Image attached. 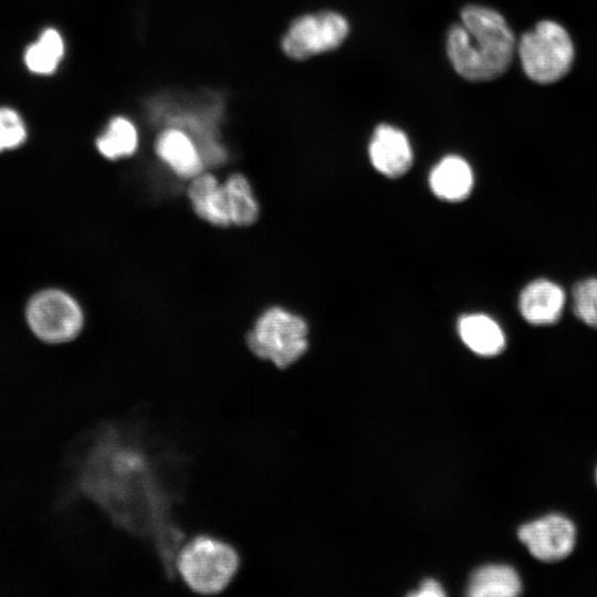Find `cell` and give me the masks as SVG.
Segmentation results:
<instances>
[{
    "mask_svg": "<svg viewBox=\"0 0 597 597\" xmlns=\"http://www.w3.org/2000/svg\"><path fill=\"white\" fill-rule=\"evenodd\" d=\"M163 454L136 430L101 428L75 468L77 489L121 527L148 538L175 575L181 535L172 522L176 489Z\"/></svg>",
    "mask_w": 597,
    "mask_h": 597,
    "instance_id": "obj_1",
    "label": "cell"
},
{
    "mask_svg": "<svg viewBox=\"0 0 597 597\" xmlns=\"http://www.w3.org/2000/svg\"><path fill=\"white\" fill-rule=\"evenodd\" d=\"M516 46L503 15L476 4L462 9L460 23L453 24L447 36V53L452 66L472 82L491 81L505 73Z\"/></svg>",
    "mask_w": 597,
    "mask_h": 597,
    "instance_id": "obj_2",
    "label": "cell"
},
{
    "mask_svg": "<svg viewBox=\"0 0 597 597\" xmlns=\"http://www.w3.org/2000/svg\"><path fill=\"white\" fill-rule=\"evenodd\" d=\"M240 567L238 552L228 543L200 535L177 552L175 572L196 594L212 596L223 591Z\"/></svg>",
    "mask_w": 597,
    "mask_h": 597,
    "instance_id": "obj_3",
    "label": "cell"
},
{
    "mask_svg": "<svg viewBox=\"0 0 597 597\" xmlns=\"http://www.w3.org/2000/svg\"><path fill=\"white\" fill-rule=\"evenodd\" d=\"M526 76L540 84H552L563 78L572 69L574 44L559 23L540 21L525 32L516 46Z\"/></svg>",
    "mask_w": 597,
    "mask_h": 597,
    "instance_id": "obj_4",
    "label": "cell"
},
{
    "mask_svg": "<svg viewBox=\"0 0 597 597\" xmlns=\"http://www.w3.org/2000/svg\"><path fill=\"white\" fill-rule=\"evenodd\" d=\"M247 344L255 356L285 368L306 352L307 325L302 317L273 306L255 321Z\"/></svg>",
    "mask_w": 597,
    "mask_h": 597,
    "instance_id": "obj_5",
    "label": "cell"
},
{
    "mask_svg": "<svg viewBox=\"0 0 597 597\" xmlns=\"http://www.w3.org/2000/svg\"><path fill=\"white\" fill-rule=\"evenodd\" d=\"M25 318L31 332L49 344L71 342L84 326L80 303L59 289H46L34 294L27 304Z\"/></svg>",
    "mask_w": 597,
    "mask_h": 597,
    "instance_id": "obj_6",
    "label": "cell"
},
{
    "mask_svg": "<svg viewBox=\"0 0 597 597\" xmlns=\"http://www.w3.org/2000/svg\"><path fill=\"white\" fill-rule=\"evenodd\" d=\"M348 30L346 19L339 13L305 14L290 25L282 39V50L291 59L305 60L338 48Z\"/></svg>",
    "mask_w": 597,
    "mask_h": 597,
    "instance_id": "obj_7",
    "label": "cell"
},
{
    "mask_svg": "<svg viewBox=\"0 0 597 597\" xmlns=\"http://www.w3.org/2000/svg\"><path fill=\"white\" fill-rule=\"evenodd\" d=\"M574 524L558 514H551L524 524L519 530L520 541L542 562H557L570 554L575 545Z\"/></svg>",
    "mask_w": 597,
    "mask_h": 597,
    "instance_id": "obj_8",
    "label": "cell"
},
{
    "mask_svg": "<svg viewBox=\"0 0 597 597\" xmlns=\"http://www.w3.org/2000/svg\"><path fill=\"white\" fill-rule=\"evenodd\" d=\"M368 151L373 166L389 178L402 176L412 165L408 137L402 130L387 124L376 127Z\"/></svg>",
    "mask_w": 597,
    "mask_h": 597,
    "instance_id": "obj_9",
    "label": "cell"
},
{
    "mask_svg": "<svg viewBox=\"0 0 597 597\" xmlns=\"http://www.w3.org/2000/svg\"><path fill=\"white\" fill-rule=\"evenodd\" d=\"M157 156L172 172L185 179H192L203 172L206 165L196 140L182 128L170 126L156 139Z\"/></svg>",
    "mask_w": 597,
    "mask_h": 597,
    "instance_id": "obj_10",
    "label": "cell"
},
{
    "mask_svg": "<svg viewBox=\"0 0 597 597\" xmlns=\"http://www.w3.org/2000/svg\"><path fill=\"white\" fill-rule=\"evenodd\" d=\"M564 304L565 293L563 289L544 279L533 281L526 285L519 300L522 316L534 325L555 323L562 314Z\"/></svg>",
    "mask_w": 597,
    "mask_h": 597,
    "instance_id": "obj_11",
    "label": "cell"
},
{
    "mask_svg": "<svg viewBox=\"0 0 597 597\" xmlns=\"http://www.w3.org/2000/svg\"><path fill=\"white\" fill-rule=\"evenodd\" d=\"M188 197L195 212L212 226H231L223 182L209 172L191 179Z\"/></svg>",
    "mask_w": 597,
    "mask_h": 597,
    "instance_id": "obj_12",
    "label": "cell"
},
{
    "mask_svg": "<svg viewBox=\"0 0 597 597\" xmlns=\"http://www.w3.org/2000/svg\"><path fill=\"white\" fill-rule=\"evenodd\" d=\"M429 184L438 198L455 202L470 195L473 187V174L463 158L451 155L442 158L434 166Z\"/></svg>",
    "mask_w": 597,
    "mask_h": 597,
    "instance_id": "obj_13",
    "label": "cell"
},
{
    "mask_svg": "<svg viewBox=\"0 0 597 597\" xmlns=\"http://www.w3.org/2000/svg\"><path fill=\"white\" fill-rule=\"evenodd\" d=\"M458 328L463 343L481 356L498 355L505 346L501 327L486 315H465L459 321Z\"/></svg>",
    "mask_w": 597,
    "mask_h": 597,
    "instance_id": "obj_14",
    "label": "cell"
},
{
    "mask_svg": "<svg viewBox=\"0 0 597 597\" xmlns=\"http://www.w3.org/2000/svg\"><path fill=\"white\" fill-rule=\"evenodd\" d=\"M516 572L507 565H486L476 569L469 582L471 597H513L521 591Z\"/></svg>",
    "mask_w": 597,
    "mask_h": 597,
    "instance_id": "obj_15",
    "label": "cell"
},
{
    "mask_svg": "<svg viewBox=\"0 0 597 597\" xmlns=\"http://www.w3.org/2000/svg\"><path fill=\"white\" fill-rule=\"evenodd\" d=\"M65 53L61 33L54 28H46L38 40L27 46L23 61L27 69L38 75L53 74Z\"/></svg>",
    "mask_w": 597,
    "mask_h": 597,
    "instance_id": "obj_16",
    "label": "cell"
},
{
    "mask_svg": "<svg viewBox=\"0 0 597 597\" xmlns=\"http://www.w3.org/2000/svg\"><path fill=\"white\" fill-rule=\"evenodd\" d=\"M95 145L98 153L109 160L126 158L137 150L138 132L128 118L117 116L109 121Z\"/></svg>",
    "mask_w": 597,
    "mask_h": 597,
    "instance_id": "obj_17",
    "label": "cell"
},
{
    "mask_svg": "<svg viewBox=\"0 0 597 597\" xmlns=\"http://www.w3.org/2000/svg\"><path fill=\"white\" fill-rule=\"evenodd\" d=\"M231 224L251 226L259 218L260 207L249 180L232 174L223 181Z\"/></svg>",
    "mask_w": 597,
    "mask_h": 597,
    "instance_id": "obj_18",
    "label": "cell"
},
{
    "mask_svg": "<svg viewBox=\"0 0 597 597\" xmlns=\"http://www.w3.org/2000/svg\"><path fill=\"white\" fill-rule=\"evenodd\" d=\"M573 310L582 322L597 328V279H587L574 286Z\"/></svg>",
    "mask_w": 597,
    "mask_h": 597,
    "instance_id": "obj_19",
    "label": "cell"
},
{
    "mask_svg": "<svg viewBox=\"0 0 597 597\" xmlns=\"http://www.w3.org/2000/svg\"><path fill=\"white\" fill-rule=\"evenodd\" d=\"M27 138V126L21 115L11 107H0V153L22 146Z\"/></svg>",
    "mask_w": 597,
    "mask_h": 597,
    "instance_id": "obj_20",
    "label": "cell"
},
{
    "mask_svg": "<svg viewBox=\"0 0 597 597\" xmlns=\"http://www.w3.org/2000/svg\"><path fill=\"white\" fill-rule=\"evenodd\" d=\"M409 596L416 597H441L444 591L441 585L434 579H426L417 591H412Z\"/></svg>",
    "mask_w": 597,
    "mask_h": 597,
    "instance_id": "obj_21",
    "label": "cell"
}]
</instances>
